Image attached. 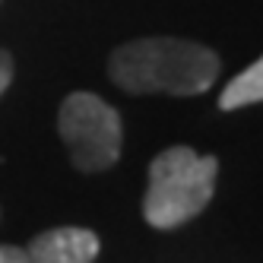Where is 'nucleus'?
Listing matches in <instances>:
<instances>
[{
    "instance_id": "8",
    "label": "nucleus",
    "mask_w": 263,
    "mask_h": 263,
    "mask_svg": "<svg viewBox=\"0 0 263 263\" xmlns=\"http://www.w3.org/2000/svg\"><path fill=\"white\" fill-rule=\"evenodd\" d=\"M0 216H4V213H0Z\"/></svg>"
},
{
    "instance_id": "5",
    "label": "nucleus",
    "mask_w": 263,
    "mask_h": 263,
    "mask_svg": "<svg viewBox=\"0 0 263 263\" xmlns=\"http://www.w3.org/2000/svg\"><path fill=\"white\" fill-rule=\"evenodd\" d=\"M263 99V61H254L251 67H244L235 80H229V86L219 96V108L222 111H238L257 105Z\"/></svg>"
},
{
    "instance_id": "3",
    "label": "nucleus",
    "mask_w": 263,
    "mask_h": 263,
    "mask_svg": "<svg viewBox=\"0 0 263 263\" xmlns=\"http://www.w3.org/2000/svg\"><path fill=\"white\" fill-rule=\"evenodd\" d=\"M58 134L73 168L96 175L121 159L124 124L121 115L96 92H70L58 111Z\"/></svg>"
},
{
    "instance_id": "1",
    "label": "nucleus",
    "mask_w": 263,
    "mask_h": 263,
    "mask_svg": "<svg viewBox=\"0 0 263 263\" xmlns=\"http://www.w3.org/2000/svg\"><path fill=\"white\" fill-rule=\"evenodd\" d=\"M219 73L222 61L213 48L172 35L124 42L108 58L111 83L130 96H203Z\"/></svg>"
},
{
    "instance_id": "6",
    "label": "nucleus",
    "mask_w": 263,
    "mask_h": 263,
    "mask_svg": "<svg viewBox=\"0 0 263 263\" xmlns=\"http://www.w3.org/2000/svg\"><path fill=\"white\" fill-rule=\"evenodd\" d=\"M13 73H16V61H13V54L7 48H0V96L10 89L13 83Z\"/></svg>"
},
{
    "instance_id": "2",
    "label": "nucleus",
    "mask_w": 263,
    "mask_h": 263,
    "mask_svg": "<svg viewBox=\"0 0 263 263\" xmlns=\"http://www.w3.org/2000/svg\"><path fill=\"white\" fill-rule=\"evenodd\" d=\"M143 219L159 232L181 229L197 219L216 194L219 159L200 156L191 146H168L149 162Z\"/></svg>"
},
{
    "instance_id": "7",
    "label": "nucleus",
    "mask_w": 263,
    "mask_h": 263,
    "mask_svg": "<svg viewBox=\"0 0 263 263\" xmlns=\"http://www.w3.org/2000/svg\"><path fill=\"white\" fill-rule=\"evenodd\" d=\"M0 263H26L23 248H13V244H0Z\"/></svg>"
},
{
    "instance_id": "4",
    "label": "nucleus",
    "mask_w": 263,
    "mask_h": 263,
    "mask_svg": "<svg viewBox=\"0 0 263 263\" xmlns=\"http://www.w3.org/2000/svg\"><path fill=\"white\" fill-rule=\"evenodd\" d=\"M102 241L83 225H58L29 241L26 263H96Z\"/></svg>"
}]
</instances>
